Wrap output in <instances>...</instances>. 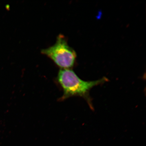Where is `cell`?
Returning <instances> with one entry per match:
<instances>
[{
  "mask_svg": "<svg viewBox=\"0 0 146 146\" xmlns=\"http://www.w3.org/2000/svg\"><path fill=\"white\" fill-rule=\"evenodd\" d=\"M58 80L63 89L64 98L73 96H81L87 100L90 106H92L89 97L91 89L108 81L107 78H104L95 81H84L80 79L74 71L68 69L60 70Z\"/></svg>",
  "mask_w": 146,
  "mask_h": 146,
  "instance_id": "6da1fadb",
  "label": "cell"
},
{
  "mask_svg": "<svg viewBox=\"0 0 146 146\" xmlns=\"http://www.w3.org/2000/svg\"><path fill=\"white\" fill-rule=\"evenodd\" d=\"M41 52L63 69H68L72 67L76 58L75 52L69 46L65 37L61 35L58 36L54 45L43 49Z\"/></svg>",
  "mask_w": 146,
  "mask_h": 146,
  "instance_id": "7a4b0ae2",
  "label": "cell"
}]
</instances>
